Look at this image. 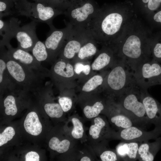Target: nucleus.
<instances>
[{
  "instance_id": "11",
  "label": "nucleus",
  "mask_w": 161,
  "mask_h": 161,
  "mask_svg": "<svg viewBox=\"0 0 161 161\" xmlns=\"http://www.w3.org/2000/svg\"><path fill=\"white\" fill-rule=\"evenodd\" d=\"M15 37L18 42V47L27 51H31L36 41L38 40L36 33L37 23L32 21L30 22L20 26L21 21L13 17L9 20Z\"/></svg>"
},
{
  "instance_id": "15",
  "label": "nucleus",
  "mask_w": 161,
  "mask_h": 161,
  "mask_svg": "<svg viewBox=\"0 0 161 161\" xmlns=\"http://www.w3.org/2000/svg\"><path fill=\"white\" fill-rule=\"evenodd\" d=\"M5 47L7 49H5L6 52L12 58L36 72L44 78L49 77V70L43 66L28 51L18 47L13 48L10 43Z\"/></svg>"
},
{
  "instance_id": "4",
  "label": "nucleus",
  "mask_w": 161,
  "mask_h": 161,
  "mask_svg": "<svg viewBox=\"0 0 161 161\" xmlns=\"http://www.w3.org/2000/svg\"><path fill=\"white\" fill-rule=\"evenodd\" d=\"M135 125L144 129L150 124L140 95V88L137 83L127 89L115 100Z\"/></svg>"
},
{
  "instance_id": "2",
  "label": "nucleus",
  "mask_w": 161,
  "mask_h": 161,
  "mask_svg": "<svg viewBox=\"0 0 161 161\" xmlns=\"http://www.w3.org/2000/svg\"><path fill=\"white\" fill-rule=\"evenodd\" d=\"M152 33L137 17L129 22L110 45L117 59L123 61L132 73L140 64L152 58Z\"/></svg>"
},
{
  "instance_id": "14",
  "label": "nucleus",
  "mask_w": 161,
  "mask_h": 161,
  "mask_svg": "<svg viewBox=\"0 0 161 161\" xmlns=\"http://www.w3.org/2000/svg\"><path fill=\"white\" fill-rule=\"evenodd\" d=\"M91 121L87 135L88 144H93L106 140H113L115 131L110 127L105 116L100 114Z\"/></svg>"
},
{
  "instance_id": "1",
  "label": "nucleus",
  "mask_w": 161,
  "mask_h": 161,
  "mask_svg": "<svg viewBox=\"0 0 161 161\" xmlns=\"http://www.w3.org/2000/svg\"><path fill=\"white\" fill-rule=\"evenodd\" d=\"M136 8L130 0L103 4L86 29L98 44L109 45L126 25L137 17Z\"/></svg>"
},
{
  "instance_id": "17",
  "label": "nucleus",
  "mask_w": 161,
  "mask_h": 161,
  "mask_svg": "<svg viewBox=\"0 0 161 161\" xmlns=\"http://www.w3.org/2000/svg\"><path fill=\"white\" fill-rule=\"evenodd\" d=\"M102 114L106 117L113 128L118 131L135 125L131 119L113 99H109L107 107Z\"/></svg>"
},
{
  "instance_id": "35",
  "label": "nucleus",
  "mask_w": 161,
  "mask_h": 161,
  "mask_svg": "<svg viewBox=\"0 0 161 161\" xmlns=\"http://www.w3.org/2000/svg\"><path fill=\"white\" fill-rule=\"evenodd\" d=\"M0 34L2 37L0 40V47H5L7 44L10 43V40L14 38L9 21H5L0 18Z\"/></svg>"
},
{
  "instance_id": "3",
  "label": "nucleus",
  "mask_w": 161,
  "mask_h": 161,
  "mask_svg": "<svg viewBox=\"0 0 161 161\" xmlns=\"http://www.w3.org/2000/svg\"><path fill=\"white\" fill-rule=\"evenodd\" d=\"M136 83L132 72L124 62L117 59L108 71L103 92L108 97L115 100Z\"/></svg>"
},
{
  "instance_id": "30",
  "label": "nucleus",
  "mask_w": 161,
  "mask_h": 161,
  "mask_svg": "<svg viewBox=\"0 0 161 161\" xmlns=\"http://www.w3.org/2000/svg\"><path fill=\"white\" fill-rule=\"evenodd\" d=\"M24 126L27 133L34 136L39 135L42 130V125L37 113L34 112H31L27 114Z\"/></svg>"
},
{
  "instance_id": "31",
  "label": "nucleus",
  "mask_w": 161,
  "mask_h": 161,
  "mask_svg": "<svg viewBox=\"0 0 161 161\" xmlns=\"http://www.w3.org/2000/svg\"><path fill=\"white\" fill-rule=\"evenodd\" d=\"M136 8H139L147 15L161 8V0H130Z\"/></svg>"
},
{
  "instance_id": "28",
  "label": "nucleus",
  "mask_w": 161,
  "mask_h": 161,
  "mask_svg": "<svg viewBox=\"0 0 161 161\" xmlns=\"http://www.w3.org/2000/svg\"><path fill=\"white\" fill-rule=\"evenodd\" d=\"M78 143L71 137L61 140L58 137H53L50 140L49 145L52 150L59 153H63L72 148Z\"/></svg>"
},
{
  "instance_id": "10",
  "label": "nucleus",
  "mask_w": 161,
  "mask_h": 161,
  "mask_svg": "<svg viewBox=\"0 0 161 161\" xmlns=\"http://www.w3.org/2000/svg\"><path fill=\"white\" fill-rule=\"evenodd\" d=\"M77 103L81 109L84 120H91L102 114L107 109L109 98L102 92L78 95Z\"/></svg>"
},
{
  "instance_id": "37",
  "label": "nucleus",
  "mask_w": 161,
  "mask_h": 161,
  "mask_svg": "<svg viewBox=\"0 0 161 161\" xmlns=\"http://www.w3.org/2000/svg\"><path fill=\"white\" fill-rule=\"evenodd\" d=\"M3 104L6 114L13 116L17 113L18 108L16 99L13 95H8L4 100Z\"/></svg>"
},
{
  "instance_id": "27",
  "label": "nucleus",
  "mask_w": 161,
  "mask_h": 161,
  "mask_svg": "<svg viewBox=\"0 0 161 161\" xmlns=\"http://www.w3.org/2000/svg\"><path fill=\"white\" fill-rule=\"evenodd\" d=\"M97 44L91 35L83 44L76 57L71 62L88 61L99 51Z\"/></svg>"
},
{
  "instance_id": "41",
  "label": "nucleus",
  "mask_w": 161,
  "mask_h": 161,
  "mask_svg": "<svg viewBox=\"0 0 161 161\" xmlns=\"http://www.w3.org/2000/svg\"><path fill=\"white\" fill-rule=\"evenodd\" d=\"M25 159L26 161H39V156L36 152L31 151L26 154Z\"/></svg>"
},
{
  "instance_id": "20",
  "label": "nucleus",
  "mask_w": 161,
  "mask_h": 161,
  "mask_svg": "<svg viewBox=\"0 0 161 161\" xmlns=\"http://www.w3.org/2000/svg\"><path fill=\"white\" fill-rule=\"evenodd\" d=\"M84 120L77 114H74L70 117L69 126L68 134L78 142L86 143L87 136L86 129L84 125Z\"/></svg>"
},
{
  "instance_id": "7",
  "label": "nucleus",
  "mask_w": 161,
  "mask_h": 161,
  "mask_svg": "<svg viewBox=\"0 0 161 161\" xmlns=\"http://www.w3.org/2000/svg\"><path fill=\"white\" fill-rule=\"evenodd\" d=\"M49 70V77L50 81L60 92L73 89L77 78L71 61L58 58L52 65Z\"/></svg>"
},
{
  "instance_id": "19",
  "label": "nucleus",
  "mask_w": 161,
  "mask_h": 161,
  "mask_svg": "<svg viewBox=\"0 0 161 161\" xmlns=\"http://www.w3.org/2000/svg\"><path fill=\"white\" fill-rule=\"evenodd\" d=\"M91 64L92 71H106L110 69L117 59L112 48L109 45L102 46Z\"/></svg>"
},
{
  "instance_id": "25",
  "label": "nucleus",
  "mask_w": 161,
  "mask_h": 161,
  "mask_svg": "<svg viewBox=\"0 0 161 161\" xmlns=\"http://www.w3.org/2000/svg\"><path fill=\"white\" fill-rule=\"evenodd\" d=\"M0 89L1 92H10L19 89L9 73L7 68L5 58L0 52Z\"/></svg>"
},
{
  "instance_id": "33",
  "label": "nucleus",
  "mask_w": 161,
  "mask_h": 161,
  "mask_svg": "<svg viewBox=\"0 0 161 161\" xmlns=\"http://www.w3.org/2000/svg\"><path fill=\"white\" fill-rule=\"evenodd\" d=\"M150 47L152 58L161 64V30L152 33Z\"/></svg>"
},
{
  "instance_id": "32",
  "label": "nucleus",
  "mask_w": 161,
  "mask_h": 161,
  "mask_svg": "<svg viewBox=\"0 0 161 161\" xmlns=\"http://www.w3.org/2000/svg\"><path fill=\"white\" fill-rule=\"evenodd\" d=\"M77 79L84 82L93 75L90 65L88 61H76L72 62Z\"/></svg>"
},
{
  "instance_id": "26",
  "label": "nucleus",
  "mask_w": 161,
  "mask_h": 161,
  "mask_svg": "<svg viewBox=\"0 0 161 161\" xmlns=\"http://www.w3.org/2000/svg\"><path fill=\"white\" fill-rule=\"evenodd\" d=\"M139 146L138 142H123L117 146L116 150L121 160L135 161Z\"/></svg>"
},
{
  "instance_id": "39",
  "label": "nucleus",
  "mask_w": 161,
  "mask_h": 161,
  "mask_svg": "<svg viewBox=\"0 0 161 161\" xmlns=\"http://www.w3.org/2000/svg\"><path fill=\"white\" fill-rule=\"evenodd\" d=\"M15 134V130L12 127L8 126L0 134V146L11 140Z\"/></svg>"
},
{
  "instance_id": "40",
  "label": "nucleus",
  "mask_w": 161,
  "mask_h": 161,
  "mask_svg": "<svg viewBox=\"0 0 161 161\" xmlns=\"http://www.w3.org/2000/svg\"><path fill=\"white\" fill-rule=\"evenodd\" d=\"M147 16L152 26L154 28L161 29V8Z\"/></svg>"
},
{
  "instance_id": "22",
  "label": "nucleus",
  "mask_w": 161,
  "mask_h": 161,
  "mask_svg": "<svg viewBox=\"0 0 161 161\" xmlns=\"http://www.w3.org/2000/svg\"><path fill=\"white\" fill-rule=\"evenodd\" d=\"M109 141L106 140L96 144L89 145L91 146L97 158L99 159V160H121L116 150L111 149L109 147L108 144Z\"/></svg>"
},
{
  "instance_id": "9",
  "label": "nucleus",
  "mask_w": 161,
  "mask_h": 161,
  "mask_svg": "<svg viewBox=\"0 0 161 161\" xmlns=\"http://www.w3.org/2000/svg\"><path fill=\"white\" fill-rule=\"evenodd\" d=\"M132 74L137 84L143 89L161 85V64L152 58L140 64Z\"/></svg>"
},
{
  "instance_id": "13",
  "label": "nucleus",
  "mask_w": 161,
  "mask_h": 161,
  "mask_svg": "<svg viewBox=\"0 0 161 161\" xmlns=\"http://www.w3.org/2000/svg\"><path fill=\"white\" fill-rule=\"evenodd\" d=\"M91 35L86 28L73 27L70 34L59 53L58 58L73 61L83 44Z\"/></svg>"
},
{
  "instance_id": "36",
  "label": "nucleus",
  "mask_w": 161,
  "mask_h": 161,
  "mask_svg": "<svg viewBox=\"0 0 161 161\" xmlns=\"http://www.w3.org/2000/svg\"><path fill=\"white\" fill-rule=\"evenodd\" d=\"M44 108L47 114L50 117L59 118L61 117L64 111L59 103L54 102L46 103Z\"/></svg>"
},
{
  "instance_id": "6",
  "label": "nucleus",
  "mask_w": 161,
  "mask_h": 161,
  "mask_svg": "<svg viewBox=\"0 0 161 161\" xmlns=\"http://www.w3.org/2000/svg\"><path fill=\"white\" fill-rule=\"evenodd\" d=\"M100 8L95 0H77L64 14L73 27L86 29Z\"/></svg>"
},
{
  "instance_id": "29",
  "label": "nucleus",
  "mask_w": 161,
  "mask_h": 161,
  "mask_svg": "<svg viewBox=\"0 0 161 161\" xmlns=\"http://www.w3.org/2000/svg\"><path fill=\"white\" fill-rule=\"evenodd\" d=\"M60 92L61 95L58 97V103L64 112H68L73 109L75 103H77L78 96L73 89H65Z\"/></svg>"
},
{
  "instance_id": "21",
  "label": "nucleus",
  "mask_w": 161,
  "mask_h": 161,
  "mask_svg": "<svg viewBox=\"0 0 161 161\" xmlns=\"http://www.w3.org/2000/svg\"><path fill=\"white\" fill-rule=\"evenodd\" d=\"M108 71H103L100 74L93 75L84 82L79 89V95L103 92V87Z\"/></svg>"
},
{
  "instance_id": "8",
  "label": "nucleus",
  "mask_w": 161,
  "mask_h": 161,
  "mask_svg": "<svg viewBox=\"0 0 161 161\" xmlns=\"http://www.w3.org/2000/svg\"><path fill=\"white\" fill-rule=\"evenodd\" d=\"M16 13L24 16L36 23L42 22L49 26L52 24V20L64 12L50 5L45 6L42 3L30 4L25 2L17 4Z\"/></svg>"
},
{
  "instance_id": "18",
  "label": "nucleus",
  "mask_w": 161,
  "mask_h": 161,
  "mask_svg": "<svg viewBox=\"0 0 161 161\" xmlns=\"http://www.w3.org/2000/svg\"><path fill=\"white\" fill-rule=\"evenodd\" d=\"M141 100L150 123L154 124L156 129L161 131V104L148 92L140 88Z\"/></svg>"
},
{
  "instance_id": "5",
  "label": "nucleus",
  "mask_w": 161,
  "mask_h": 161,
  "mask_svg": "<svg viewBox=\"0 0 161 161\" xmlns=\"http://www.w3.org/2000/svg\"><path fill=\"white\" fill-rule=\"evenodd\" d=\"M0 52L5 58L9 73L19 89L28 92L36 91L43 85L45 78L10 57L5 47H0Z\"/></svg>"
},
{
  "instance_id": "12",
  "label": "nucleus",
  "mask_w": 161,
  "mask_h": 161,
  "mask_svg": "<svg viewBox=\"0 0 161 161\" xmlns=\"http://www.w3.org/2000/svg\"><path fill=\"white\" fill-rule=\"evenodd\" d=\"M65 22L66 27L61 29L55 28L53 24L49 26L50 30L44 42L52 65L57 59L61 48L73 28V26L69 22L65 21Z\"/></svg>"
},
{
  "instance_id": "16",
  "label": "nucleus",
  "mask_w": 161,
  "mask_h": 161,
  "mask_svg": "<svg viewBox=\"0 0 161 161\" xmlns=\"http://www.w3.org/2000/svg\"><path fill=\"white\" fill-rule=\"evenodd\" d=\"M161 134V131L154 129L146 131L137 126H132L115 131L113 140H118L125 142H141L156 139Z\"/></svg>"
},
{
  "instance_id": "34",
  "label": "nucleus",
  "mask_w": 161,
  "mask_h": 161,
  "mask_svg": "<svg viewBox=\"0 0 161 161\" xmlns=\"http://www.w3.org/2000/svg\"><path fill=\"white\" fill-rule=\"evenodd\" d=\"M31 52L32 54L39 62H46L50 63L49 54L44 42L38 40Z\"/></svg>"
},
{
  "instance_id": "38",
  "label": "nucleus",
  "mask_w": 161,
  "mask_h": 161,
  "mask_svg": "<svg viewBox=\"0 0 161 161\" xmlns=\"http://www.w3.org/2000/svg\"><path fill=\"white\" fill-rule=\"evenodd\" d=\"M77 0H48L50 6L59 9L64 12Z\"/></svg>"
},
{
  "instance_id": "24",
  "label": "nucleus",
  "mask_w": 161,
  "mask_h": 161,
  "mask_svg": "<svg viewBox=\"0 0 161 161\" xmlns=\"http://www.w3.org/2000/svg\"><path fill=\"white\" fill-rule=\"evenodd\" d=\"M161 148V137H158L153 142H145L139 146L137 160L141 161H153L156 155Z\"/></svg>"
},
{
  "instance_id": "23",
  "label": "nucleus",
  "mask_w": 161,
  "mask_h": 161,
  "mask_svg": "<svg viewBox=\"0 0 161 161\" xmlns=\"http://www.w3.org/2000/svg\"><path fill=\"white\" fill-rule=\"evenodd\" d=\"M78 143L69 150L70 160L79 161L97 160V158L89 144H86L85 143L80 142L79 144Z\"/></svg>"
}]
</instances>
